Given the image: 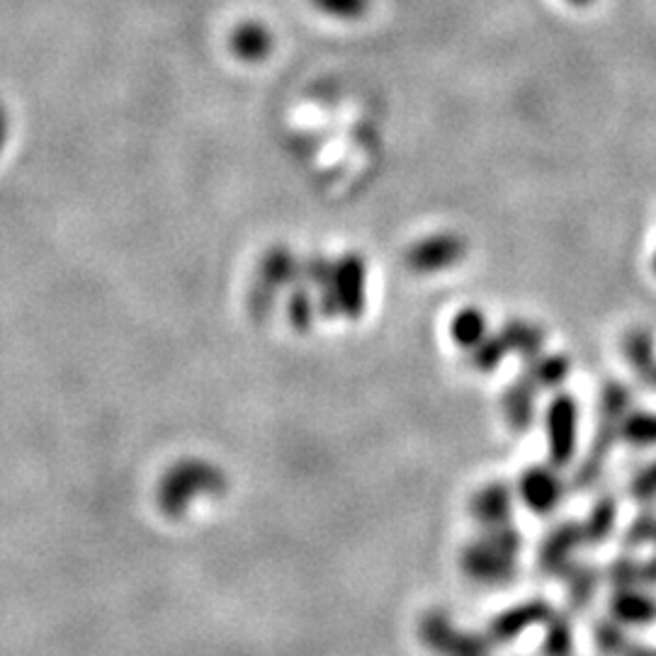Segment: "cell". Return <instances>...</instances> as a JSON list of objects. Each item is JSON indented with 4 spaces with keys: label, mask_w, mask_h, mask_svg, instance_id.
I'll use <instances>...</instances> for the list:
<instances>
[{
    "label": "cell",
    "mask_w": 656,
    "mask_h": 656,
    "mask_svg": "<svg viewBox=\"0 0 656 656\" xmlns=\"http://www.w3.org/2000/svg\"><path fill=\"white\" fill-rule=\"evenodd\" d=\"M520 550H523V535L511 523L484 528L482 538L474 540L462 554V567L479 584H511L518 574Z\"/></svg>",
    "instance_id": "cell-1"
},
{
    "label": "cell",
    "mask_w": 656,
    "mask_h": 656,
    "mask_svg": "<svg viewBox=\"0 0 656 656\" xmlns=\"http://www.w3.org/2000/svg\"><path fill=\"white\" fill-rule=\"evenodd\" d=\"M545 428L552 467H567L576 455V438H579V406L572 394H557L550 401Z\"/></svg>",
    "instance_id": "cell-2"
},
{
    "label": "cell",
    "mask_w": 656,
    "mask_h": 656,
    "mask_svg": "<svg viewBox=\"0 0 656 656\" xmlns=\"http://www.w3.org/2000/svg\"><path fill=\"white\" fill-rule=\"evenodd\" d=\"M518 494L530 511L547 516L564 499V482L552 467H530L520 474Z\"/></svg>",
    "instance_id": "cell-3"
},
{
    "label": "cell",
    "mask_w": 656,
    "mask_h": 656,
    "mask_svg": "<svg viewBox=\"0 0 656 656\" xmlns=\"http://www.w3.org/2000/svg\"><path fill=\"white\" fill-rule=\"evenodd\" d=\"M467 246L465 239H460L457 234H436L428 236V239L418 241L411 253L409 263L411 268L421 270V273H436V270H445L457 263V260L465 256Z\"/></svg>",
    "instance_id": "cell-4"
},
{
    "label": "cell",
    "mask_w": 656,
    "mask_h": 656,
    "mask_svg": "<svg viewBox=\"0 0 656 656\" xmlns=\"http://www.w3.org/2000/svg\"><path fill=\"white\" fill-rule=\"evenodd\" d=\"M584 545L581 525L562 523L554 528L540 547V567L550 576H564L574 564V552Z\"/></svg>",
    "instance_id": "cell-5"
},
{
    "label": "cell",
    "mask_w": 656,
    "mask_h": 656,
    "mask_svg": "<svg viewBox=\"0 0 656 656\" xmlns=\"http://www.w3.org/2000/svg\"><path fill=\"white\" fill-rule=\"evenodd\" d=\"M428 640L445 656H489V640L474 632H460L448 618H433L428 625Z\"/></svg>",
    "instance_id": "cell-6"
},
{
    "label": "cell",
    "mask_w": 656,
    "mask_h": 656,
    "mask_svg": "<svg viewBox=\"0 0 656 656\" xmlns=\"http://www.w3.org/2000/svg\"><path fill=\"white\" fill-rule=\"evenodd\" d=\"M552 618V608L545 601H528L523 606L508 608L506 613L494 618L489 627V637L494 642H513L516 637L523 635L525 630L542 625Z\"/></svg>",
    "instance_id": "cell-7"
},
{
    "label": "cell",
    "mask_w": 656,
    "mask_h": 656,
    "mask_svg": "<svg viewBox=\"0 0 656 656\" xmlns=\"http://www.w3.org/2000/svg\"><path fill=\"white\" fill-rule=\"evenodd\" d=\"M472 516L484 528H499L511 523L513 516V491L504 482L484 486L472 499Z\"/></svg>",
    "instance_id": "cell-8"
},
{
    "label": "cell",
    "mask_w": 656,
    "mask_h": 656,
    "mask_svg": "<svg viewBox=\"0 0 656 656\" xmlns=\"http://www.w3.org/2000/svg\"><path fill=\"white\" fill-rule=\"evenodd\" d=\"M535 397H538V384L530 380L525 372L511 384V387L506 389L504 399H501V409H504L508 426H511L513 431L523 433L530 426H533Z\"/></svg>",
    "instance_id": "cell-9"
},
{
    "label": "cell",
    "mask_w": 656,
    "mask_h": 656,
    "mask_svg": "<svg viewBox=\"0 0 656 656\" xmlns=\"http://www.w3.org/2000/svg\"><path fill=\"white\" fill-rule=\"evenodd\" d=\"M610 613L622 625H649L656 620V598L640 586H622L610 598Z\"/></svg>",
    "instance_id": "cell-10"
},
{
    "label": "cell",
    "mask_w": 656,
    "mask_h": 656,
    "mask_svg": "<svg viewBox=\"0 0 656 656\" xmlns=\"http://www.w3.org/2000/svg\"><path fill=\"white\" fill-rule=\"evenodd\" d=\"M501 336L506 338L508 350H511V353H518L525 360V363L542 355V348H545V331H542L540 326L523 321V319L508 321L501 328Z\"/></svg>",
    "instance_id": "cell-11"
},
{
    "label": "cell",
    "mask_w": 656,
    "mask_h": 656,
    "mask_svg": "<svg viewBox=\"0 0 656 656\" xmlns=\"http://www.w3.org/2000/svg\"><path fill=\"white\" fill-rule=\"evenodd\" d=\"M572 363L567 355H538L525 363V375L538 384V389H554L569 377Z\"/></svg>",
    "instance_id": "cell-12"
},
{
    "label": "cell",
    "mask_w": 656,
    "mask_h": 656,
    "mask_svg": "<svg viewBox=\"0 0 656 656\" xmlns=\"http://www.w3.org/2000/svg\"><path fill=\"white\" fill-rule=\"evenodd\" d=\"M615 520H618V506L610 496H603V499L591 508L586 523L581 525L586 545H601V542H606L610 533L615 530Z\"/></svg>",
    "instance_id": "cell-13"
},
{
    "label": "cell",
    "mask_w": 656,
    "mask_h": 656,
    "mask_svg": "<svg viewBox=\"0 0 656 656\" xmlns=\"http://www.w3.org/2000/svg\"><path fill=\"white\" fill-rule=\"evenodd\" d=\"M622 350H625V358L632 365V370L647 382L656 365V348H654L652 333L644 331V328H635V331H630L625 336V346H622Z\"/></svg>",
    "instance_id": "cell-14"
},
{
    "label": "cell",
    "mask_w": 656,
    "mask_h": 656,
    "mask_svg": "<svg viewBox=\"0 0 656 656\" xmlns=\"http://www.w3.org/2000/svg\"><path fill=\"white\" fill-rule=\"evenodd\" d=\"M620 440L635 448L656 445V414L635 411L627 414L620 423Z\"/></svg>",
    "instance_id": "cell-15"
},
{
    "label": "cell",
    "mask_w": 656,
    "mask_h": 656,
    "mask_svg": "<svg viewBox=\"0 0 656 656\" xmlns=\"http://www.w3.org/2000/svg\"><path fill=\"white\" fill-rule=\"evenodd\" d=\"M486 333H489V328H486V316L479 309H462L452 321V338L462 348L472 350L474 346H479Z\"/></svg>",
    "instance_id": "cell-16"
},
{
    "label": "cell",
    "mask_w": 656,
    "mask_h": 656,
    "mask_svg": "<svg viewBox=\"0 0 656 656\" xmlns=\"http://www.w3.org/2000/svg\"><path fill=\"white\" fill-rule=\"evenodd\" d=\"M564 579L569 584V598L574 606H586L591 601L593 591L601 584V572L593 567H584V564H572L569 572L564 574Z\"/></svg>",
    "instance_id": "cell-17"
},
{
    "label": "cell",
    "mask_w": 656,
    "mask_h": 656,
    "mask_svg": "<svg viewBox=\"0 0 656 656\" xmlns=\"http://www.w3.org/2000/svg\"><path fill=\"white\" fill-rule=\"evenodd\" d=\"M508 353H511V350H508V343L501 333H486L484 341L472 348V365L482 372H491L504 363Z\"/></svg>",
    "instance_id": "cell-18"
},
{
    "label": "cell",
    "mask_w": 656,
    "mask_h": 656,
    "mask_svg": "<svg viewBox=\"0 0 656 656\" xmlns=\"http://www.w3.org/2000/svg\"><path fill=\"white\" fill-rule=\"evenodd\" d=\"M234 49L239 52L244 59H260V56H265L270 49V37L263 27L258 25H248L241 27L239 32L234 35Z\"/></svg>",
    "instance_id": "cell-19"
},
{
    "label": "cell",
    "mask_w": 656,
    "mask_h": 656,
    "mask_svg": "<svg viewBox=\"0 0 656 656\" xmlns=\"http://www.w3.org/2000/svg\"><path fill=\"white\" fill-rule=\"evenodd\" d=\"M572 625L564 618L547 620V635H545V654L547 656H569L572 654Z\"/></svg>",
    "instance_id": "cell-20"
},
{
    "label": "cell",
    "mask_w": 656,
    "mask_h": 656,
    "mask_svg": "<svg viewBox=\"0 0 656 656\" xmlns=\"http://www.w3.org/2000/svg\"><path fill=\"white\" fill-rule=\"evenodd\" d=\"M596 644L606 656H625L630 649V640L618 622H601L596 627Z\"/></svg>",
    "instance_id": "cell-21"
},
{
    "label": "cell",
    "mask_w": 656,
    "mask_h": 656,
    "mask_svg": "<svg viewBox=\"0 0 656 656\" xmlns=\"http://www.w3.org/2000/svg\"><path fill=\"white\" fill-rule=\"evenodd\" d=\"M654 538H656V513L649 508V511L637 516L635 523L630 525L627 535H625V545L630 550H635V547L647 545V542H654Z\"/></svg>",
    "instance_id": "cell-22"
},
{
    "label": "cell",
    "mask_w": 656,
    "mask_h": 656,
    "mask_svg": "<svg viewBox=\"0 0 656 656\" xmlns=\"http://www.w3.org/2000/svg\"><path fill=\"white\" fill-rule=\"evenodd\" d=\"M630 494L632 499L642 504L656 501V462H652V465L635 474V479L630 484Z\"/></svg>",
    "instance_id": "cell-23"
},
{
    "label": "cell",
    "mask_w": 656,
    "mask_h": 656,
    "mask_svg": "<svg viewBox=\"0 0 656 656\" xmlns=\"http://www.w3.org/2000/svg\"><path fill=\"white\" fill-rule=\"evenodd\" d=\"M608 576L618 588L637 586V584H642V564H637L632 557H620L618 562L610 564Z\"/></svg>",
    "instance_id": "cell-24"
},
{
    "label": "cell",
    "mask_w": 656,
    "mask_h": 656,
    "mask_svg": "<svg viewBox=\"0 0 656 656\" xmlns=\"http://www.w3.org/2000/svg\"><path fill=\"white\" fill-rule=\"evenodd\" d=\"M324 13H331L338 18H358L365 13L367 0H314Z\"/></svg>",
    "instance_id": "cell-25"
},
{
    "label": "cell",
    "mask_w": 656,
    "mask_h": 656,
    "mask_svg": "<svg viewBox=\"0 0 656 656\" xmlns=\"http://www.w3.org/2000/svg\"><path fill=\"white\" fill-rule=\"evenodd\" d=\"M654 545H656V538H654ZM642 581L656 584V554L647 564H642Z\"/></svg>",
    "instance_id": "cell-26"
},
{
    "label": "cell",
    "mask_w": 656,
    "mask_h": 656,
    "mask_svg": "<svg viewBox=\"0 0 656 656\" xmlns=\"http://www.w3.org/2000/svg\"><path fill=\"white\" fill-rule=\"evenodd\" d=\"M625 656H656V649H649V647H632L625 652Z\"/></svg>",
    "instance_id": "cell-27"
},
{
    "label": "cell",
    "mask_w": 656,
    "mask_h": 656,
    "mask_svg": "<svg viewBox=\"0 0 656 656\" xmlns=\"http://www.w3.org/2000/svg\"><path fill=\"white\" fill-rule=\"evenodd\" d=\"M569 3H574V5H586V3H591V0H569Z\"/></svg>",
    "instance_id": "cell-28"
},
{
    "label": "cell",
    "mask_w": 656,
    "mask_h": 656,
    "mask_svg": "<svg viewBox=\"0 0 656 656\" xmlns=\"http://www.w3.org/2000/svg\"><path fill=\"white\" fill-rule=\"evenodd\" d=\"M654 273H656V256H654Z\"/></svg>",
    "instance_id": "cell-29"
}]
</instances>
